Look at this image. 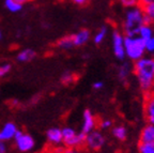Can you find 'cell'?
<instances>
[{
    "instance_id": "7a4b0ae2",
    "label": "cell",
    "mask_w": 154,
    "mask_h": 153,
    "mask_svg": "<svg viewBox=\"0 0 154 153\" xmlns=\"http://www.w3.org/2000/svg\"><path fill=\"white\" fill-rule=\"evenodd\" d=\"M143 11L141 5L128 8L123 22V31L125 36H137L138 29L143 24Z\"/></svg>"
},
{
    "instance_id": "30bf717a",
    "label": "cell",
    "mask_w": 154,
    "mask_h": 153,
    "mask_svg": "<svg viewBox=\"0 0 154 153\" xmlns=\"http://www.w3.org/2000/svg\"><path fill=\"white\" fill-rule=\"evenodd\" d=\"M47 140L53 145H60L63 142V136H62V130L59 127H51L46 133Z\"/></svg>"
},
{
    "instance_id": "7402d4cb",
    "label": "cell",
    "mask_w": 154,
    "mask_h": 153,
    "mask_svg": "<svg viewBox=\"0 0 154 153\" xmlns=\"http://www.w3.org/2000/svg\"><path fill=\"white\" fill-rule=\"evenodd\" d=\"M141 7H142V11H143V14L147 15L148 17H150L154 22V2L148 3L146 5H141Z\"/></svg>"
},
{
    "instance_id": "5b68a950",
    "label": "cell",
    "mask_w": 154,
    "mask_h": 153,
    "mask_svg": "<svg viewBox=\"0 0 154 153\" xmlns=\"http://www.w3.org/2000/svg\"><path fill=\"white\" fill-rule=\"evenodd\" d=\"M86 146L91 150H99L105 144V137L100 131L93 130L86 135Z\"/></svg>"
},
{
    "instance_id": "4316f807",
    "label": "cell",
    "mask_w": 154,
    "mask_h": 153,
    "mask_svg": "<svg viewBox=\"0 0 154 153\" xmlns=\"http://www.w3.org/2000/svg\"><path fill=\"white\" fill-rule=\"evenodd\" d=\"M120 2L122 3L124 7L132 8L138 5V0H120Z\"/></svg>"
},
{
    "instance_id": "d590c367",
    "label": "cell",
    "mask_w": 154,
    "mask_h": 153,
    "mask_svg": "<svg viewBox=\"0 0 154 153\" xmlns=\"http://www.w3.org/2000/svg\"><path fill=\"white\" fill-rule=\"evenodd\" d=\"M153 89H154V86H153Z\"/></svg>"
},
{
    "instance_id": "ac0fdd59",
    "label": "cell",
    "mask_w": 154,
    "mask_h": 153,
    "mask_svg": "<svg viewBox=\"0 0 154 153\" xmlns=\"http://www.w3.org/2000/svg\"><path fill=\"white\" fill-rule=\"evenodd\" d=\"M5 5L7 8V10H9V12H12V13L19 12L23 7L22 3H19L16 0H5Z\"/></svg>"
},
{
    "instance_id": "836d02e7",
    "label": "cell",
    "mask_w": 154,
    "mask_h": 153,
    "mask_svg": "<svg viewBox=\"0 0 154 153\" xmlns=\"http://www.w3.org/2000/svg\"><path fill=\"white\" fill-rule=\"evenodd\" d=\"M16 1H18L19 3H22V5H24L25 2H27V1H29V0H16Z\"/></svg>"
},
{
    "instance_id": "ffe728a7",
    "label": "cell",
    "mask_w": 154,
    "mask_h": 153,
    "mask_svg": "<svg viewBox=\"0 0 154 153\" xmlns=\"http://www.w3.org/2000/svg\"><path fill=\"white\" fill-rule=\"evenodd\" d=\"M138 151L139 153H154V142H140Z\"/></svg>"
},
{
    "instance_id": "e0dca14e",
    "label": "cell",
    "mask_w": 154,
    "mask_h": 153,
    "mask_svg": "<svg viewBox=\"0 0 154 153\" xmlns=\"http://www.w3.org/2000/svg\"><path fill=\"white\" fill-rule=\"evenodd\" d=\"M57 46L61 49H71V48L74 47V42H73L72 36H64V38L60 39L58 41Z\"/></svg>"
},
{
    "instance_id": "8fae6325",
    "label": "cell",
    "mask_w": 154,
    "mask_h": 153,
    "mask_svg": "<svg viewBox=\"0 0 154 153\" xmlns=\"http://www.w3.org/2000/svg\"><path fill=\"white\" fill-rule=\"evenodd\" d=\"M86 135L84 132H80V133H76L75 136H73L72 138L66 139L64 140V145L69 148H76V147H80L86 142Z\"/></svg>"
},
{
    "instance_id": "d4e9b609",
    "label": "cell",
    "mask_w": 154,
    "mask_h": 153,
    "mask_svg": "<svg viewBox=\"0 0 154 153\" xmlns=\"http://www.w3.org/2000/svg\"><path fill=\"white\" fill-rule=\"evenodd\" d=\"M146 52L150 55H154V36L146 41Z\"/></svg>"
},
{
    "instance_id": "d6986e66",
    "label": "cell",
    "mask_w": 154,
    "mask_h": 153,
    "mask_svg": "<svg viewBox=\"0 0 154 153\" xmlns=\"http://www.w3.org/2000/svg\"><path fill=\"white\" fill-rule=\"evenodd\" d=\"M112 135L119 140H124L128 136V130L122 125H118L112 129Z\"/></svg>"
},
{
    "instance_id": "2e32d148",
    "label": "cell",
    "mask_w": 154,
    "mask_h": 153,
    "mask_svg": "<svg viewBox=\"0 0 154 153\" xmlns=\"http://www.w3.org/2000/svg\"><path fill=\"white\" fill-rule=\"evenodd\" d=\"M132 71V67L128 62H123L118 69V77L121 81H125L128 78Z\"/></svg>"
},
{
    "instance_id": "8992f818",
    "label": "cell",
    "mask_w": 154,
    "mask_h": 153,
    "mask_svg": "<svg viewBox=\"0 0 154 153\" xmlns=\"http://www.w3.org/2000/svg\"><path fill=\"white\" fill-rule=\"evenodd\" d=\"M112 48L113 54L119 60H124L125 48H124V36L121 32L113 31L112 33Z\"/></svg>"
},
{
    "instance_id": "f546056e",
    "label": "cell",
    "mask_w": 154,
    "mask_h": 153,
    "mask_svg": "<svg viewBox=\"0 0 154 153\" xmlns=\"http://www.w3.org/2000/svg\"><path fill=\"white\" fill-rule=\"evenodd\" d=\"M0 153H7V146L5 141H0Z\"/></svg>"
},
{
    "instance_id": "9c48e42d",
    "label": "cell",
    "mask_w": 154,
    "mask_h": 153,
    "mask_svg": "<svg viewBox=\"0 0 154 153\" xmlns=\"http://www.w3.org/2000/svg\"><path fill=\"white\" fill-rule=\"evenodd\" d=\"M96 126V121L94 116L89 109H86L84 111V122H82V132H84L85 134H88L91 131L95 130Z\"/></svg>"
},
{
    "instance_id": "f1b7e54d",
    "label": "cell",
    "mask_w": 154,
    "mask_h": 153,
    "mask_svg": "<svg viewBox=\"0 0 154 153\" xmlns=\"http://www.w3.org/2000/svg\"><path fill=\"white\" fill-rule=\"evenodd\" d=\"M92 87H93L95 90H100V89H102L104 87V83L103 81H95V83H93Z\"/></svg>"
},
{
    "instance_id": "52a82bcc",
    "label": "cell",
    "mask_w": 154,
    "mask_h": 153,
    "mask_svg": "<svg viewBox=\"0 0 154 153\" xmlns=\"http://www.w3.org/2000/svg\"><path fill=\"white\" fill-rule=\"evenodd\" d=\"M144 94V116L149 123L154 124V94L152 92Z\"/></svg>"
},
{
    "instance_id": "3957f363",
    "label": "cell",
    "mask_w": 154,
    "mask_h": 153,
    "mask_svg": "<svg viewBox=\"0 0 154 153\" xmlns=\"http://www.w3.org/2000/svg\"><path fill=\"white\" fill-rule=\"evenodd\" d=\"M125 56L132 61H137L146 53V41L140 36H124Z\"/></svg>"
},
{
    "instance_id": "d6a6232c",
    "label": "cell",
    "mask_w": 154,
    "mask_h": 153,
    "mask_svg": "<svg viewBox=\"0 0 154 153\" xmlns=\"http://www.w3.org/2000/svg\"><path fill=\"white\" fill-rule=\"evenodd\" d=\"M89 0H73V2L74 3H76V5H86L87 2H88Z\"/></svg>"
},
{
    "instance_id": "7c38bea8",
    "label": "cell",
    "mask_w": 154,
    "mask_h": 153,
    "mask_svg": "<svg viewBox=\"0 0 154 153\" xmlns=\"http://www.w3.org/2000/svg\"><path fill=\"white\" fill-rule=\"evenodd\" d=\"M73 42H74V46H82L86 44L90 39V32L87 29H82L79 31L72 36Z\"/></svg>"
},
{
    "instance_id": "ba28073f",
    "label": "cell",
    "mask_w": 154,
    "mask_h": 153,
    "mask_svg": "<svg viewBox=\"0 0 154 153\" xmlns=\"http://www.w3.org/2000/svg\"><path fill=\"white\" fill-rule=\"evenodd\" d=\"M18 131L16 124L13 122H7L0 130V141H8L14 139L16 132Z\"/></svg>"
},
{
    "instance_id": "4dcf8cb0",
    "label": "cell",
    "mask_w": 154,
    "mask_h": 153,
    "mask_svg": "<svg viewBox=\"0 0 154 153\" xmlns=\"http://www.w3.org/2000/svg\"><path fill=\"white\" fill-rule=\"evenodd\" d=\"M151 2H154V0H138L139 5H148V3H151Z\"/></svg>"
},
{
    "instance_id": "44dd1931",
    "label": "cell",
    "mask_w": 154,
    "mask_h": 153,
    "mask_svg": "<svg viewBox=\"0 0 154 153\" xmlns=\"http://www.w3.org/2000/svg\"><path fill=\"white\" fill-rule=\"evenodd\" d=\"M106 36H107V28L106 27H102L99 31L96 32L95 36L93 38V41L95 44H101L104 40H105Z\"/></svg>"
},
{
    "instance_id": "9a60e30c",
    "label": "cell",
    "mask_w": 154,
    "mask_h": 153,
    "mask_svg": "<svg viewBox=\"0 0 154 153\" xmlns=\"http://www.w3.org/2000/svg\"><path fill=\"white\" fill-rule=\"evenodd\" d=\"M137 36H140V38L144 41H147V40H149L150 38H152V36H154V29L152 28V25L142 24L141 26L139 27V29H138Z\"/></svg>"
},
{
    "instance_id": "e575fe53",
    "label": "cell",
    "mask_w": 154,
    "mask_h": 153,
    "mask_svg": "<svg viewBox=\"0 0 154 153\" xmlns=\"http://www.w3.org/2000/svg\"><path fill=\"white\" fill-rule=\"evenodd\" d=\"M0 39H1V32H0Z\"/></svg>"
},
{
    "instance_id": "277c9868",
    "label": "cell",
    "mask_w": 154,
    "mask_h": 153,
    "mask_svg": "<svg viewBox=\"0 0 154 153\" xmlns=\"http://www.w3.org/2000/svg\"><path fill=\"white\" fill-rule=\"evenodd\" d=\"M15 146L20 152H29L34 148V139L29 134H26L22 131H17L14 137Z\"/></svg>"
},
{
    "instance_id": "603a6c76",
    "label": "cell",
    "mask_w": 154,
    "mask_h": 153,
    "mask_svg": "<svg viewBox=\"0 0 154 153\" xmlns=\"http://www.w3.org/2000/svg\"><path fill=\"white\" fill-rule=\"evenodd\" d=\"M62 130V136H63V141L66 140V139H70L72 138L73 136H75L76 135V132H75L74 129H72V127H63Z\"/></svg>"
},
{
    "instance_id": "1f68e13d",
    "label": "cell",
    "mask_w": 154,
    "mask_h": 153,
    "mask_svg": "<svg viewBox=\"0 0 154 153\" xmlns=\"http://www.w3.org/2000/svg\"><path fill=\"white\" fill-rule=\"evenodd\" d=\"M62 153H80L78 150H76L75 148H69L66 149V150H64Z\"/></svg>"
},
{
    "instance_id": "484cf974",
    "label": "cell",
    "mask_w": 154,
    "mask_h": 153,
    "mask_svg": "<svg viewBox=\"0 0 154 153\" xmlns=\"http://www.w3.org/2000/svg\"><path fill=\"white\" fill-rule=\"evenodd\" d=\"M11 64L10 63H5V64L0 65V77H5L7 74H9V72L11 71Z\"/></svg>"
},
{
    "instance_id": "83f0119b",
    "label": "cell",
    "mask_w": 154,
    "mask_h": 153,
    "mask_svg": "<svg viewBox=\"0 0 154 153\" xmlns=\"http://www.w3.org/2000/svg\"><path fill=\"white\" fill-rule=\"evenodd\" d=\"M111 125H112V121H110V120H103V121H101V123H100V127L103 130L109 129Z\"/></svg>"
},
{
    "instance_id": "cb8c5ba5",
    "label": "cell",
    "mask_w": 154,
    "mask_h": 153,
    "mask_svg": "<svg viewBox=\"0 0 154 153\" xmlns=\"http://www.w3.org/2000/svg\"><path fill=\"white\" fill-rule=\"evenodd\" d=\"M75 79H76V78H75V75L73 74V73H71V72L63 73L62 76H61V80H62V83H63V84H65V85L72 84Z\"/></svg>"
},
{
    "instance_id": "5bb4252c",
    "label": "cell",
    "mask_w": 154,
    "mask_h": 153,
    "mask_svg": "<svg viewBox=\"0 0 154 153\" xmlns=\"http://www.w3.org/2000/svg\"><path fill=\"white\" fill-rule=\"evenodd\" d=\"M35 56H36V54L33 49H31V48H26V49H23L22 52H19L16 59L19 62H28V61H31L32 59H34Z\"/></svg>"
},
{
    "instance_id": "4fadbf2b",
    "label": "cell",
    "mask_w": 154,
    "mask_h": 153,
    "mask_svg": "<svg viewBox=\"0 0 154 153\" xmlns=\"http://www.w3.org/2000/svg\"><path fill=\"white\" fill-rule=\"evenodd\" d=\"M140 142H154V124L149 123L140 133Z\"/></svg>"
},
{
    "instance_id": "8d00e7d4",
    "label": "cell",
    "mask_w": 154,
    "mask_h": 153,
    "mask_svg": "<svg viewBox=\"0 0 154 153\" xmlns=\"http://www.w3.org/2000/svg\"><path fill=\"white\" fill-rule=\"evenodd\" d=\"M153 59H154V58H153Z\"/></svg>"
},
{
    "instance_id": "6da1fadb",
    "label": "cell",
    "mask_w": 154,
    "mask_h": 153,
    "mask_svg": "<svg viewBox=\"0 0 154 153\" xmlns=\"http://www.w3.org/2000/svg\"><path fill=\"white\" fill-rule=\"evenodd\" d=\"M135 75L137 77L140 89L144 93L152 92L154 86V59L152 57H142L135 61L134 67Z\"/></svg>"
}]
</instances>
